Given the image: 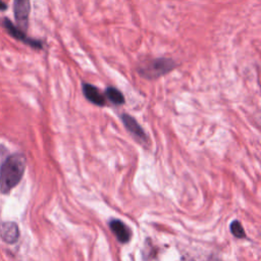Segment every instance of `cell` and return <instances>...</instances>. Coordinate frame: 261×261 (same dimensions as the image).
Listing matches in <instances>:
<instances>
[{
  "label": "cell",
  "mask_w": 261,
  "mask_h": 261,
  "mask_svg": "<svg viewBox=\"0 0 261 261\" xmlns=\"http://www.w3.org/2000/svg\"><path fill=\"white\" fill-rule=\"evenodd\" d=\"M0 238L6 244H14L19 239V228L15 222L6 221L0 224Z\"/></svg>",
  "instance_id": "cell-6"
},
{
  "label": "cell",
  "mask_w": 261,
  "mask_h": 261,
  "mask_svg": "<svg viewBox=\"0 0 261 261\" xmlns=\"http://www.w3.org/2000/svg\"><path fill=\"white\" fill-rule=\"evenodd\" d=\"M83 92L85 97L93 104L98 106H104L106 103L105 97L100 93V91L93 85L84 83L83 84Z\"/></svg>",
  "instance_id": "cell-8"
},
{
  "label": "cell",
  "mask_w": 261,
  "mask_h": 261,
  "mask_svg": "<svg viewBox=\"0 0 261 261\" xmlns=\"http://www.w3.org/2000/svg\"><path fill=\"white\" fill-rule=\"evenodd\" d=\"M105 95L109 101L115 105H121L124 103V97L122 93L113 87H108L105 91Z\"/></svg>",
  "instance_id": "cell-9"
},
{
  "label": "cell",
  "mask_w": 261,
  "mask_h": 261,
  "mask_svg": "<svg viewBox=\"0 0 261 261\" xmlns=\"http://www.w3.org/2000/svg\"><path fill=\"white\" fill-rule=\"evenodd\" d=\"M2 25L7 31V33L12 38L16 39L17 41H20V42L24 43L25 45H29V46H31L32 48H35V49H42L43 48V43L41 41L28 37L25 35L24 31H22L21 29H19L16 25H14L8 18H4L2 20Z\"/></svg>",
  "instance_id": "cell-3"
},
{
  "label": "cell",
  "mask_w": 261,
  "mask_h": 261,
  "mask_svg": "<svg viewBox=\"0 0 261 261\" xmlns=\"http://www.w3.org/2000/svg\"><path fill=\"white\" fill-rule=\"evenodd\" d=\"M230 231L234 237H237L239 239H244L246 237L245 230H244L242 224L240 223V221H238V220H234V221L231 222Z\"/></svg>",
  "instance_id": "cell-10"
},
{
  "label": "cell",
  "mask_w": 261,
  "mask_h": 261,
  "mask_svg": "<svg viewBox=\"0 0 261 261\" xmlns=\"http://www.w3.org/2000/svg\"><path fill=\"white\" fill-rule=\"evenodd\" d=\"M121 120H122L125 128L128 130V133L138 142L145 143L147 141V137H146L144 129L141 127V125L138 123V121L133 116L124 113L121 115Z\"/></svg>",
  "instance_id": "cell-5"
},
{
  "label": "cell",
  "mask_w": 261,
  "mask_h": 261,
  "mask_svg": "<svg viewBox=\"0 0 261 261\" xmlns=\"http://www.w3.org/2000/svg\"><path fill=\"white\" fill-rule=\"evenodd\" d=\"M109 227L112 233L120 243H127L130 239L129 228L119 219H111L109 221Z\"/></svg>",
  "instance_id": "cell-7"
},
{
  "label": "cell",
  "mask_w": 261,
  "mask_h": 261,
  "mask_svg": "<svg viewBox=\"0 0 261 261\" xmlns=\"http://www.w3.org/2000/svg\"><path fill=\"white\" fill-rule=\"evenodd\" d=\"M31 12L30 0H13V13L17 27L22 31H27L29 24V16Z\"/></svg>",
  "instance_id": "cell-4"
},
{
  "label": "cell",
  "mask_w": 261,
  "mask_h": 261,
  "mask_svg": "<svg viewBox=\"0 0 261 261\" xmlns=\"http://www.w3.org/2000/svg\"><path fill=\"white\" fill-rule=\"evenodd\" d=\"M176 63L171 58L160 57L146 60L138 66L139 74L147 80H156L173 70Z\"/></svg>",
  "instance_id": "cell-2"
},
{
  "label": "cell",
  "mask_w": 261,
  "mask_h": 261,
  "mask_svg": "<svg viewBox=\"0 0 261 261\" xmlns=\"http://www.w3.org/2000/svg\"><path fill=\"white\" fill-rule=\"evenodd\" d=\"M27 160L23 154L13 153L9 155L0 166V191L2 194L9 193L22 178Z\"/></svg>",
  "instance_id": "cell-1"
},
{
  "label": "cell",
  "mask_w": 261,
  "mask_h": 261,
  "mask_svg": "<svg viewBox=\"0 0 261 261\" xmlns=\"http://www.w3.org/2000/svg\"><path fill=\"white\" fill-rule=\"evenodd\" d=\"M6 8H7V4L4 1L0 0V11H4L6 10Z\"/></svg>",
  "instance_id": "cell-11"
}]
</instances>
